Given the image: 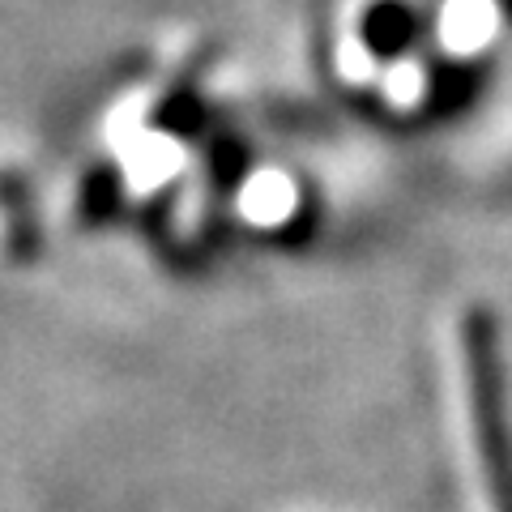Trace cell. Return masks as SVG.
Returning a JSON list of instances; mask_svg holds the SVG:
<instances>
[{
    "mask_svg": "<svg viewBox=\"0 0 512 512\" xmlns=\"http://www.w3.org/2000/svg\"><path fill=\"white\" fill-rule=\"evenodd\" d=\"M461 350H466L470 419L478 440V461L487 474V495L495 512H512V419L504 397L500 333L487 308H470L461 320Z\"/></svg>",
    "mask_w": 512,
    "mask_h": 512,
    "instance_id": "6da1fadb",
    "label": "cell"
}]
</instances>
